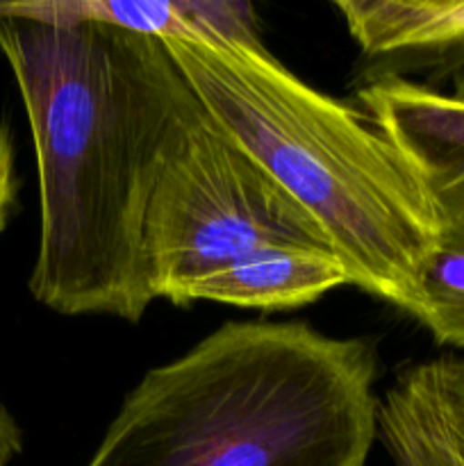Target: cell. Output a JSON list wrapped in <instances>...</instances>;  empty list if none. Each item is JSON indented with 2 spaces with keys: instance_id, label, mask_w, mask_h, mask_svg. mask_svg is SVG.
<instances>
[{
  "instance_id": "12",
  "label": "cell",
  "mask_w": 464,
  "mask_h": 466,
  "mask_svg": "<svg viewBox=\"0 0 464 466\" xmlns=\"http://www.w3.org/2000/svg\"><path fill=\"white\" fill-rule=\"evenodd\" d=\"M446 91H450V94L458 96V98H464V77H462V80H455L453 85H450Z\"/></svg>"
},
{
  "instance_id": "9",
  "label": "cell",
  "mask_w": 464,
  "mask_h": 466,
  "mask_svg": "<svg viewBox=\"0 0 464 466\" xmlns=\"http://www.w3.org/2000/svg\"><path fill=\"white\" fill-rule=\"evenodd\" d=\"M439 346L464 353V235L441 230L419 268L408 312Z\"/></svg>"
},
{
  "instance_id": "2",
  "label": "cell",
  "mask_w": 464,
  "mask_h": 466,
  "mask_svg": "<svg viewBox=\"0 0 464 466\" xmlns=\"http://www.w3.org/2000/svg\"><path fill=\"white\" fill-rule=\"evenodd\" d=\"M376 380L367 339L223 323L136 382L86 466H367Z\"/></svg>"
},
{
  "instance_id": "7",
  "label": "cell",
  "mask_w": 464,
  "mask_h": 466,
  "mask_svg": "<svg viewBox=\"0 0 464 466\" xmlns=\"http://www.w3.org/2000/svg\"><path fill=\"white\" fill-rule=\"evenodd\" d=\"M378 437L396 466H464V355L400 373L380 399Z\"/></svg>"
},
{
  "instance_id": "8",
  "label": "cell",
  "mask_w": 464,
  "mask_h": 466,
  "mask_svg": "<svg viewBox=\"0 0 464 466\" xmlns=\"http://www.w3.org/2000/svg\"><path fill=\"white\" fill-rule=\"evenodd\" d=\"M339 285H350L346 264L332 253L300 248H268L187 282L173 305L214 300L235 308L277 312L314 303Z\"/></svg>"
},
{
  "instance_id": "4",
  "label": "cell",
  "mask_w": 464,
  "mask_h": 466,
  "mask_svg": "<svg viewBox=\"0 0 464 466\" xmlns=\"http://www.w3.org/2000/svg\"><path fill=\"white\" fill-rule=\"evenodd\" d=\"M268 248L337 255L321 223L203 109L150 198L146 259L155 300L171 303L187 282Z\"/></svg>"
},
{
  "instance_id": "5",
  "label": "cell",
  "mask_w": 464,
  "mask_h": 466,
  "mask_svg": "<svg viewBox=\"0 0 464 466\" xmlns=\"http://www.w3.org/2000/svg\"><path fill=\"white\" fill-rule=\"evenodd\" d=\"M355 98L412 168L441 230L464 235V98L400 77H367Z\"/></svg>"
},
{
  "instance_id": "3",
  "label": "cell",
  "mask_w": 464,
  "mask_h": 466,
  "mask_svg": "<svg viewBox=\"0 0 464 466\" xmlns=\"http://www.w3.org/2000/svg\"><path fill=\"white\" fill-rule=\"evenodd\" d=\"M164 44L214 121L321 223L350 285L408 312L441 228L376 123L309 86L262 44Z\"/></svg>"
},
{
  "instance_id": "6",
  "label": "cell",
  "mask_w": 464,
  "mask_h": 466,
  "mask_svg": "<svg viewBox=\"0 0 464 466\" xmlns=\"http://www.w3.org/2000/svg\"><path fill=\"white\" fill-rule=\"evenodd\" d=\"M368 77H400L439 89L464 77V0H341L335 3Z\"/></svg>"
},
{
  "instance_id": "10",
  "label": "cell",
  "mask_w": 464,
  "mask_h": 466,
  "mask_svg": "<svg viewBox=\"0 0 464 466\" xmlns=\"http://www.w3.org/2000/svg\"><path fill=\"white\" fill-rule=\"evenodd\" d=\"M16 203V173H14V146L7 127H0V232L7 228Z\"/></svg>"
},
{
  "instance_id": "11",
  "label": "cell",
  "mask_w": 464,
  "mask_h": 466,
  "mask_svg": "<svg viewBox=\"0 0 464 466\" xmlns=\"http://www.w3.org/2000/svg\"><path fill=\"white\" fill-rule=\"evenodd\" d=\"M23 451V431L0 400V466H9Z\"/></svg>"
},
{
  "instance_id": "1",
  "label": "cell",
  "mask_w": 464,
  "mask_h": 466,
  "mask_svg": "<svg viewBox=\"0 0 464 466\" xmlns=\"http://www.w3.org/2000/svg\"><path fill=\"white\" fill-rule=\"evenodd\" d=\"M0 53L36 155L32 296L66 317L139 323L155 300L146 259L150 198L205 105L153 35L44 21L0 3Z\"/></svg>"
}]
</instances>
